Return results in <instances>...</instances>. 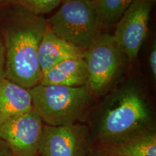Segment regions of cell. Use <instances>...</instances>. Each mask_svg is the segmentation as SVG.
I'll list each match as a JSON object with an SVG mask.
<instances>
[{"mask_svg":"<svg viewBox=\"0 0 156 156\" xmlns=\"http://www.w3.org/2000/svg\"><path fill=\"white\" fill-rule=\"evenodd\" d=\"M105 156H156V134L147 129L103 148Z\"/></svg>","mask_w":156,"mask_h":156,"instance_id":"obj_12","label":"cell"},{"mask_svg":"<svg viewBox=\"0 0 156 156\" xmlns=\"http://www.w3.org/2000/svg\"><path fill=\"white\" fill-rule=\"evenodd\" d=\"M33 107L46 125L75 124L86 112L93 94L86 85L66 87L38 84L29 89Z\"/></svg>","mask_w":156,"mask_h":156,"instance_id":"obj_3","label":"cell"},{"mask_svg":"<svg viewBox=\"0 0 156 156\" xmlns=\"http://www.w3.org/2000/svg\"><path fill=\"white\" fill-rule=\"evenodd\" d=\"M85 50L58 37L46 26L38 50V63L43 74L58 64L75 58H84Z\"/></svg>","mask_w":156,"mask_h":156,"instance_id":"obj_9","label":"cell"},{"mask_svg":"<svg viewBox=\"0 0 156 156\" xmlns=\"http://www.w3.org/2000/svg\"><path fill=\"white\" fill-rule=\"evenodd\" d=\"M151 113L142 90L127 85L117 90L103 108L98 134L106 145L122 140L149 129Z\"/></svg>","mask_w":156,"mask_h":156,"instance_id":"obj_1","label":"cell"},{"mask_svg":"<svg viewBox=\"0 0 156 156\" xmlns=\"http://www.w3.org/2000/svg\"><path fill=\"white\" fill-rule=\"evenodd\" d=\"M154 3V0H134L116 23L113 36L129 60L137 57L145 41Z\"/></svg>","mask_w":156,"mask_h":156,"instance_id":"obj_6","label":"cell"},{"mask_svg":"<svg viewBox=\"0 0 156 156\" xmlns=\"http://www.w3.org/2000/svg\"><path fill=\"white\" fill-rule=\"evenodd\" d=\"M9 1L36 15L47 14L54 10L62 3V0H9Z\"/></svg>","mask_w":156,"mask_h":156,"instance_id":"obj_14","label":"cell"},{"mask_svg":"<svg viewBox=\"0 0 156 156\" xmlns=\"http://www.w3.org/2000/svg\"><path fill=\"white\" fill-rule=\"evenodd\" d=\"M46 26L44 17L31 13L25 22L7 33L5 78L28 90L40 83L38 50Z\"/></svg>","mask_w":156,"mask_h":156,"instance_id":"obj_2","label":"cell"},{"mask_svg":"<svg viewBox=\"0 0 156 156\" xmlns=\"http://www.w3.org/2000/svg\"><path fill=\"white\" fill-rule=\"evenodd\" d=\"M100 26L116 24L134 0H94Z\"/></svg>","mask_w":156,"mask_h":156,"instance_id":"obj_13","label":"cell"},{"mask_svg":"<svg viewBox=\"0 0 156 156\" xmlns=\"http://www.w3.org/2000/svg\"><path fill=\"white\" fill-rule=\"evenodd\" d=\"M3 70V58L2 54L1 49H0V79H1V74L2 73Z\"/></svg>","mask_w":156,"mask_h":156,"instance_id":"obj_17","label":"cell"},{"mask_svg":"<svg viewBox=\"0 0 156 156\" xmlns=\"http://www.w3.org/2000/svg\"><path fill=\"white\" fill-rule=\"evenodd\" d=\"M47 25L58 37L84 50L101 34L94 0H68L48 19Z\"/></svg>","mask_w":156,"mask_h":156,"instance_id":"obj_4","label":"cell"},{"mask_svg":"<svg viewBox=\"0 0 156 156\" xmlns=\"http://www.w3.org/2000/svg\"><path fill=\"white\" fill-rule=\"evenodd\" d=\"M87 69L84 58H70L43 74L41 85L81 87L86 85Z\"/></svg>","mask_w":156,"mask_h":156,"instance_id":"obj_11","label":"cell"},{"mask_svg":"<svg viewBox=\"0 0 156 156\" xmlns=\"http://www.w3.org/2000/svg\"><path fill=\"white\" fill-rule=\"evenodd\" d=\"M124 58L113 35L108 34L99 35L85 50L86 86L93 95H102L114 85L122 74Z\"/></svg>","mask_w":156,"mask_h":156,"instance_id":"obj_5","label":"cell"},{"mask_svg":"<svg viewBox=\"0 0 156 156\" xmlns=\"http://www.w3.org/2000/svg\"><path fill=\"white\" fill-rule=\"evenodd\" d=\"M154 1H155V0H154Z\"/></svg>","mask_w":156,"mask_h":156,"instance_id":"obj_19","label":"cell"},{"mask_svg":"<svg viewBox=\"0 0 156 156\" xmlns=\"http://www.w3.org/2000/svg\"><path fill=\"white\" fill-rule=\"evenodd\" d=\"M88 132L79 124L63 126L44 124L38 156H86Z\"/></svg>","mask_w":156,"mask_h":156,"instance_id":"obj_8","label":"cell"},{"mask_svg":"<svg viewBox=\"0 0 156 156\" xmlns=\"http://www.w3.org/2000/svg\"><path fill=\"white\" fill-rule=\"evenodd\" d=\"M33 109L28 89L5 77L0 79V125Z\"/></svg>","mask_w":156,"mask_h":156,"instance_id":"obj_10","label":"cell"},{"mask_svg":"<svg viewBox=\"0 0 156 156\" xmlns=\"http://www.w3.org/2000/svg\"><path fill=\"white\" fill-rule=\"evenodd\" d=\"M44 122L34 109L0 125V140L13 156H38Z\"/></svg>","mask_w":156,"mask_h":156,"instance_id":"obj_7","label":"cell"},{"mask_svg":"<svg viewBox=\"0 0 156 156\" xmlns=\"http://www.w3.org/2000/svg\"><path fill=\"white\" fill-rule=\"evenodd\" d=\"M0 156H13L9 147L2 140H0Z\"/></svg>","mask_w":156,"mask_h":156,"instance_id":"obj_16","label":"cell"},{"mask_svg":"<svg viewBox=\"0 0 156 156\" xmlns=\"http://www.w3.org/2000/svg\"><path fill=\"white\" fill-rule=\"evenodd\" d=\"M67 1H68V0H62V3L65 2H67Z\"/></svg>","mask_w":156,"mask_h":156,"instance_id":"obj_18","label":"cell"},{"mask_svg":"<svg viewBox=\"0 0 156 156\" xmlns=\"http://www.w3.org/2000/svg\"><path fill=\"white\" fill-rule=\"evenodd\" d=\"M149 63H150V68H151V71L152 75L155 80L156 78V45L155 43L154 42L152 46L151 51L150 52L149 56Z\"/></svg>","mask_w":156,"mask_h":156,"instance_id":"obj_15","label":"cell"}]
</instances>
